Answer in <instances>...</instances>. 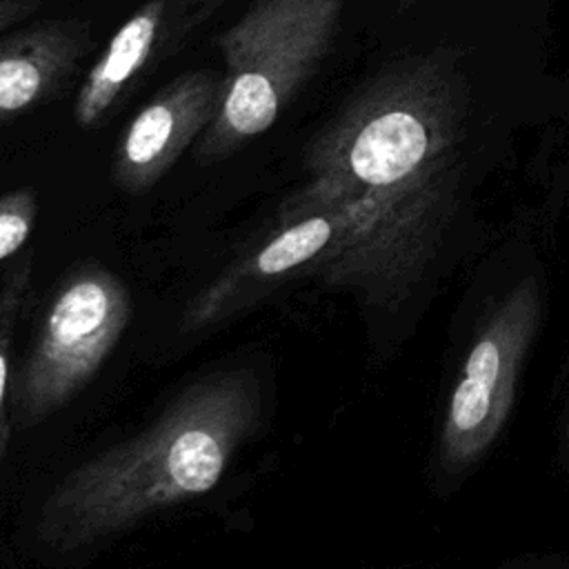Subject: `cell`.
Returning <instances> with one entry per match:
<instances>
[{
  "label": "cell",
  "instance_id": "1",
  "mask_svg": "<svg viewBox=\"0 0 569 569\" xmlns=\"http://www.w3.org/2000/svg\"><path fill=\"white\" fill-rule=\"evenodd\" d=\"M258 413L260 389L251 371L229 369L198 380L136 438L62 478L40 507L38 540L58 551L91 547L207 493Z\"/></svg>",
  "mask_w": 569,
  "mask_h": 569
},
{
  "label": "cell",
  "instance_id": "2",
  "mask_svg": "<svg viewBox=\"0 0 569 569\" xmlns=\"http://www.w3.org/2000/svg\"><path fill=\"white\" fill-rule=\"evenodd\" d=\"M336 0H253L218 38L224 62L220 104L193 144L216 164L267 133L325 53Z\"/></svg>",
  "mask_w": 569,
  "mask_h": 569
},
{
  "label": "cell",
  "instance_id": "3",
  "mask_svg": "<svg viewBox=\"0 0 569 569\" xmlns=\"http://www.w3.org/2000/svg\"><path fill=\"white\" fill-rule=\"evenodd\" d=\"M129 313V293L107 269H80L64 282L16 378L13 405L22 427L56 413L96 376Z\"/></svg>",
  "mask_w": 569,
  "mask_h": 569
},
{
  "label": "cell",
  "instance_id": "4",
  "mask_svg": "<svg viewBox=\"0 0 569 569\" xmlns=\"http://www.w3.org/2000/svg\"><path fill=\"white\" fill-rule=\"evenodd\" d=\"M540 309V284L525 280L509 291L478 331L451 391L440 433L438 453L445 471L456 473L476 462L500 433Z\"/></svg>",
  "mask_w": 569,
  "mask_h": 569
},
{
  "label": "cell",
  "instance_id": "5",
  "mask_svg": "<svg viewBox=\"0 0 569 569\" xmlns=\"http://www.w3.org/2000/svg\"><path fill=\"white\" fill-rule=\"evenodd\" d=\"M227 0H147L109 38L84 73L73 120L80 129L102 127L167 58Z\"/></svg>",
  "mask_w": 569,
  "mask_h": 569
},
{
  "label": "cell",
  "instance_id": "6",
  "mask_svg": "<svg viewBox=\"0 0 569 569\" xmlns=\"http://www.w3.org/2000/svg\"><path fill=\"white\" fill-rule=\"evenodd\" d=\"M353 233L351 209L338 200L284 202L278 229L196 298L187 311V327L198 329L220 320L267 284L313 260H333Z\"/></svg>",
  "mask_w": 569,
  "mask_h": 569
},
{
  "label": "cell",
  "instance_id": "7",
  "mask_svg": "<svg viewBox=\"0 0 569 569\" xmlns=\"http://www.w3.org/2000/svg\"><path fill=\"white\" fill-rule=\"evenodd\" d=\"M220 91V78L209 69L184 71L160 87L113 147V184L133 196L156 187L209 127Z\"/></svg>",
  "mask_w": 569,
  "mask_h": 569
},
{
  "label": "cell",
  "instance_id": "8",
  "mask_svg": "<svg viewBox=\"0 0 569 569\" xmlns=\"http://www.w3.org/2000/svg\"><path fill=\"white\" fill-rule=\"evenodd\" d=\"M91 49L89 24L51 18L0 38V127L44 107L76 78Z\"/></svg>",
  "mask_w": 569,
  "mask_h": 569
},
{
  "label": "cell",
  "instance_id": "9",
  "mask_svg": "<svg viewBox=\"0 0 569 569\" xmlns=\"http://www.w3.org/2000/svg\"><path fill=\"white\" fill-rule=\"evenodd\" d=\"M425 149V127L409 111H382L358 124L347 140L318 144L311 162L320 178L313 184L333 182L345 173L362 187H391L418 167Z\"/></svg>",
  "mask_w": 569,
  "mask_h": 569
},
{
  "label": "cell",
  "instance_id": "10",
  "mask_svg": "<svg viewBox=\"0 0 569 569\" xmlns=\"http://www.w3.org/2000/svg\"><path fill=\"white\" fill-rule=\"evenodd\" d=\"M29 276H31V258L16 264V269L11 271V276L7 278V282L0 291V422H2V409H4V398H7L9 353H11L13 331H16L20 309H22V300L27 296ZM2 433H4V429L0 427V456L7 445V436H2Z\"/></svg>",
  "mask_w": 569,
  "mask_h": 569
},
{
  "label": "cell",
  "instance_id": "11",
  "mask_svg": "<svg viewBox=\"0 0 569 569\" xmlns=\"http://www.w3.org/2000/svg\"><path fill=\"white\" fill-rule=\"evenodd\" d=\"M38 198L29 187L0 193V260L13 256L31 236Z\"/></svg>",
  "mask_w": 569,
  "mask_h": 569
},
{
  "label": "cell",
  "instance_id": "12",
  "mask_svg": "<svg viewBox=\"0 0 569 569\" xmlns=\"http://www.w3.org/2000/svg\"><path fill=\"white\" fill-rule=\"evenodd\" d=\"M42 7V0H0V38L13 31L16 24L36 16Z\"/></svg>",
  "mask_w": 569,
  "mask_h": 569
}]
</instances>
